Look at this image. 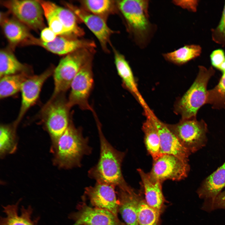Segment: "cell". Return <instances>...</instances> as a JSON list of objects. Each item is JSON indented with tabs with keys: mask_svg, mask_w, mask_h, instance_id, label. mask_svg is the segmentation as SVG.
<instances>
[{
	"mask_svg": "<svg viewBox=\"0 0 225 225\" xmlns=\"http://www.w3.org/2000/svg\"><path fill=\"white\" fill-rule=\"evenodd\" d=\"M217 109H225V73L222 74L218 84L208 90L206 104Z\"/></svg>",
	"mask_w": 225,
	"mask_h": 225,
	"instance_id": "cell-32",
	"label": "cell"
},
{
	"mask_svg": "<svg viewBox=\"0 0 225 225\" xmlns=\"http://www.w3.org/2000/svg\"><path fill=\"white\" fill-rule=\"evenodd\" d=\"M28 67L18 61L13 53L5 50L0 52V77L29 71Z\"/></svg>",
	"mask_w": 225,
	"mask_h": 225,
	"instance_id": "cell-27",
	"label": "cell"
},
{
	"mask_svg": "<svg viewBox=\"0 0 225 225\" xmlns=\"http://www.w3.org/2000/svg\"><path fill=\"white\" fill-rule=\"evenodd\" d=\"M219 208L225 209V190L217 196L208 211Z\"/></svg>",
	"mask_w": 225,
	"mask_h": 225,
	"instance_id": "cell-36",
	"label": "cell"
},
{
	"mask_svg": "<svg viewBox=\"0 0 225 225\" xmlns=\"http://www.w3.org/2000/svg\"><path fill=\"white\" fill-rule=\"evenodd\" d=\"M92 58L83 65L71 83L70 92L67 100L68 106L70 108L77 105L83 110L92 111L89 103L88 98L94 82Z\"/></svg>",
	"mask_w": 225,
	"mask_h": 225,
	"instance_id": "cell-9",
	"label": "cell"
},
{
	"mask_svg": "<svg viewBox=\"0 0 225 225\" xmlns=\"http://www.w3.org/2000/svg\"><path fill=\"white\" fill-rule=\"evenodd\" d=\"M137 171L141 179L146 203L161 214L165 201L162 183L152 179L141 169H138Z\"/></svg>",
	"mask_w": 225,
	"mask_h": 225,
	"instance_id": "cell-20",
	"label": "cell"
},
{
	"mask_svg": "<svg viewBox=\"0 0 225 225\" xmlns=\"http://www.w3.org/2000/svg\"><path fill=\"white\" fill-rule=\"evenodd\" d=\"M115 187L97 182L94 186L85 188V193L94 208L108 210L118 216V201Z\"/></svg>",
	"mask_w": 225,
	"mask_h": 225,
	"instance_id": "cell-14",
	"label": "cell"
},
{
	"mask_svg": "<svg viewBox=\"0 0 225 225\" xmlns=\"http://www.w3.org/2000/svg\"><path fill=\"white\" fill-rule=\"evenodd\" d=\"M118 201V209L126 225H139L138 211L142 199L129 185L118 188L117 192Z\"/></svg>",
	"mask_w": 225,
	"mask_h": 225,
	"instance_id": "cell-18",
	"label": "cell"
},
{
	"mask_svg": "<svg viewBox=\"0 0 225 225\" xmlns=\"http://www.w3.org/2000/svg\"><path fill=\"white\" fill-rule=\"evenodd\" d=\"M21 201L20 199L15 204L3 206V212L6 216L1 217L0 225H37L38 219L32 220L33 210L31 206L27 208L22 206L19 213L18 206Z\"/></svg>",
	"mask_w": 225,
	"mask_h": 225,
	"instance_id": "cell-22",
	"label": "cell"
},
{
	"mask_svg": "<svg viewBox=\"0 0 225 225\" xmlns=\"http://www.w3.org/2000/svg\"><path fill=\"white\" fill-rule=\"evenodd\" d=\"M38 1L42 8L49 27L58 36H68L66 30L54 11L52 2L43 0Z\"/></svg>",
	"mask_w": 225,
	"mask_h": 225,
	"instance_id": "cell-30",
	"label": "cell"
},
{
	"mask_svg": "<svg viewBox=\"0 0 225 225\" xmlns=\"http://www.w3.org/2000/svg\"><path fill=\"white\" fill-rule=\"evenodd\" d=\"M51 151L53 154L54 165L60 168L68 169L80 166L82 158L90 154L92 149L81 129L76 128L71 120L68 128Z\"/></svg>",
	"mask_w": 225,
	"mask_h": 225,
	"instance_id": "cell-1",
	"label": "cell"
},
{
	"mask_svg": "<svg viewBox=\"0 0 225 225\" xmlns=\"http://www.w3.org/2000/svg\"><path fill=\"white\" fill-rule=\"evenodd\" d=\"M68 9L71 11L77 18L84 23L99 41L103 50L108 52V45H111L110 38L115 32L111 29L106 21L102 18L80 7L68 2H65Z\"/></svg>",
	"mask_w": 225,
	"mask_h": 225,
	"instance_id": "cell-11",
	"label": "cell"
},
{
	"mask_svg": "<svg viewBox=\"0 0 225 225\" xmlns=\"http://www.w3.org/2000/svg\"><path fill=\"white\" fill-rule=\"evenodd\" d=\"M57 36L49 27L45 28L41 31L40 39L43 42L48 43L54 41Z\"/></svg>",
	"mask_w": 225,
	"mask_h": 225,
	"instance_id": "cell-35",
	"label": "cell"
},
{
	"mask_svg": "<svg viewBox=\"0 0 225 225\" xmlns=\"http://www.w3.org/2000/svg\"><path fill=\"white\" fill-rule=\"evenodd\" d=\"M32 75L28 71L0 78V98L12 96L20 91L23 82Z\"/></svg>",
	"mask_w": 225,
	"mask_h": 225,
	"instance_id": "cell-24",
	"label": "cell"
},
{
	"mask_svg": "<svg viewBox=\"0 0 225 225\" xmlns=\"http://www.w3.org/2000/svg\"><path fill=\"white\" fill-rule=\"evenodd\" d=\"M17 127L11 125L2 124L0 127V156L3 158L7 155L13 153L17 149L18 138Z\"/></svg>",
	"mask_w": 225,
	"mask_h": 225,
	"instance_id": "cell-25",
	"label": "cell"
},
{
	"mask_svg": "<svg viewBox=\"0 0 225 225\" xmlns=\"http://www.w3.org/2000/svg\"><path fill=\"white\" fill-rule=\"evenodd\" d=\"M0 24L3 32L11 46L29 45L34 37L27 27L15 18H10L0 12Z\"/></svg>",
	"mask_w": 225,
	"mask_h": 225,
	"instance_id": "cell-19",
	"label": "cell"
},
{
	"mask_svg": "<svg viewBox=\"0 0 225 225\" xmlns=\"http://www.w3.org/2000/svg\"><path fill=\"white\" fill-rule=\"evenodd\" d=\"M73 225H81L79 223H78L77 222H75V223Z\"/></svg>",
	"mask_w": 225,
	"mask_h": 225,
	"instance_id": "cell-38",
	"label": "cell"
},
{
	"mask_svg": "<svg viewBox=\"0 0 225 225\" xmlns=\"http://www.w3.org/2000/svg\"><path fill=\"white\" fill-rule=\"evenodd\" d=\"M182 146L191 154L205 146L208 141V127L203 120L182 119L174 124H166Z\"/></svg>",
	"mask_w": 225,
	"mask_h": 225,
	"instance_id": "cell-7",
	"label": "cell"
},
{
	"mask_svg": "<svg viewBox=\"0 0 225 225\" xmlns=\"http://www.w3.org/2000/svg\"><path fill=\"white\" fill-rule=\"evenodd\" d=\"M2 5L21 23L34 30L45 28L43 11L38 0H10L1 1Z\"/></svg>",
	"mask_w": 225,
	"mask_h": 225,
	"instance_id": "cell-10",
	"label": "cell"
},
{
	"mask_svg": "<svg viewBox=\"0 0 225 225\" xmlns=\"http://www.w3.org/2000/svg\"><path fill=\"white\" fill-rule=\"evenodd\" d=\"M190 170L188 161L172 154H162L153 160L152 168L148 173L152 179L162 183L167 180L183 179L187 177Z\"/></svg>",
	"mask_w": 225,
	"mask_h": 225,
	"instance_id": "cell-8",
	"label": "cell"
},
{
	"mask_svg": "<svg viewBox=\"0 0 225 225\" xmlns=\"http://www.w3.org/2000/svg\"><path fill=\"white\" fill-rule=\"evenodd\" d=\"M78 209L70 218L81 225H125L108 210L92 208L84 203L78 205Z\"/></svg>",
	"mask_w": 225,
	"mask_h": 225,
	"instance_id": "cell-15",
	"label": "cell"
},
{
	"mask_svg": "<svg viewBox=\"0 0 225 225\" xmlns=\"http://www.w3.org/2000/svg\"><path fill=\"white\" fill-rule=\"evenodd\" d=\"M201 52V48L199 45H187L172 52L164 53L163 56L168 61L180 65L198 56Z\"/></svg>",
	"mask_w": 225,
	"mask_h": 225,
	"instance_id": "cell-29",
	"label": "cell"
},
{
	"mask_svg": "<svg viewBox=\"0 0 225 225\" xmlns=\"http://www.w3.org/2000/svg\"><path fill=\"white\" fill-rule=\"evenodd\" d=\"M62 95L50 99L42 110V121L50 137L51 148L67 129L71 120L69 118L70 108Z\"/></svg>",
	"mask_w": 225,
	"mask_h": 225,
	"instance_id": "cell-6",
	"label": "cell"
},
{
	"mask_svg": "<svg viewBox=\"0 0 225 225\" xmlns=\"http://www.w3.org/2000/svg\"><path fill=\"white\" fill-rule=\"evenodd\" d=\"M54 69L50 68L38 75H32L22 84L20 91L21 104L18 117L13 122L18 126L29 108L37 101L42 87L46 80L53 74Z\"/></svg>",
	"mask_w": 225,
	"mask_h": 225,
	"instance_id": "cell-12",
	"label": "cell"
},
{
	"mask_svg": "<svg viewBox=\"0 0 225 225\" xmlns=\"http://www.w3.org/2000/svg\"><path fill=\"white\" fill-rule=\"evenodd\" d=\"M225 187V162L206 178L198 188L197 193L205 202L203 209L208 211L217 196Z\"/></svg>",
	"mask_w": 225,
	"mask_h": 225,
	"instance_id": "cell-16",
	"label": "cell"
},
{
	"mask_svg": "<svg viewBox=\"0 0 225 225\" xmlns=\"http://www.w3.org/2000/svg\"><path fill=\"white\" fill-rule=\"evenodd\" d=\"M210 57L212 66L220 69L225 61V54L224 51L221 49L216 50L212 52Z\"/></svg>",
	"mask_w": 225,
	"mask_h": 225,
	"instance_id": "cell-33",
	"label": "cell"
},
{
	"mask_svg": "<svg viewBox=\"0 0 225 225\" xmlns=\"http://www.w3.org/2000/svg\"><path fill=\"white\" fill-rule=\"evenodd\" d=\"M160 213L150 207L142 199L138 211L139 225H159Z\"/></svg>",
	"mask_w": 225,
	"mask_h": 225,
	"instance_id": "cell-31",
	"label": "cell"
},
{
	"mask_svg": "<svg viewBox=\"0 0 225 225\" xmlns=\"http://www.w3.org/2000/svg\"><path fill=\"white\" fill-rule=\"evenodd\" d=\"M172 2L176 5L192 12L196 11L198 3L197 0H174Z\"/></svg>",
	"mask_w": 225,
	"mask_h": 225,
	"instance_id": "cell-34",
	"label": "cell"
},
{
	"mask_svg": "<svg viewBox=\"0 0 225 225\" xmlns=\"http://www.w3.org/2000/svg\"><path fill=\"white\" fill-rule=\"evenodd\" d=\"M217 30L225 41V4L222 18Z\"/></svg>",
	"mask_w": 225,
	"mask_h": 225,
	"instance_id": "cell-37",
	"label": "cell"
},
{
	"mask_svg": "<svg viewBox=\"0 0 225 225\" xmlns=\"http://www.w3.org/2000/svg\"><path fill=\"white\" fill-rule=\"evenodd\" d=\"M32 45L40 46L48 51L59 55H67L83 48H94L96 44L92 40L71 39L58 36L53 41L46 43L35 38Z\"/></svg>",
	"mask_w": 225,
	"mask_h": 225,
	"instance_id": "cell-17",
	"label": "cell"
},
{
	"mask_svg": "<svg viewBox=\"0 0 225 225\" xmlns=\"http://www.w3.org/2000/svg\"><path fill=\"white\" fill-rule=\"evenodd\" d=\"M52 6L66 30L68 36L81 37L84 34L83 30L78 24L77 18L71 11L53 2Z\"/></svg>",
	"mask_w": 225,
	"mask_h": 225,
	"instance_id": "cell-26",
	"label": "cell"
},
{
	"mask_svg": "<svg viewBox=\"0 0 225 225\" xmlns=\"http://www.w3.org/2000/svg\"><path fill=\"white\" fill-rule=\"evenodd\" d=\"M146 120L143 123L142 130L146 149L153 160L159 157L162 153L160 140L157 130L150 118L146 115Z\"/></svg>",
	"mask_w": 225,
	"mask_h": 225,
	"instance_id": "cell-23",
	"label": "cell"
},
{
	"mask_svg": "<svg viewBox=\"0 0 225 225\" xmlns=\"http://www.w3.org/2000/svg\"><path fill=\"white\" fill-rule=\"evenodd\" d=\"M100 142V155L96 165L88 172V175L97 182L108 184L117 188H123L128 184L123 176L121 166L125 152L113 148L104 137L97 122Z\"/></svg>",
	"mask_w": 225,
	"mask_h": 225,
	"instance_id": "cell-2",
	"label": "cell"
},
{
	"mask_svg": "<svg viewBox=\"0 0 225 225\" xmlns=\"http://www.w3.org/2000/svg\"><path fill=\"white\" fill-rule=\"evenodd\" d=\"M214 72L212 67L207 69L199 66L194 81L176 106V111L181 115L182 119L196 118L199 109L206 104L208 84Z\"/></svg>",
	"mask_w": 225,
	"mask_h": 225,
	"instance_id": "cell-4",
	"label": "cell"
},
{
	"mask_svg": "<svg viewBox=\"0 0 225 225\" xmlns=\"http://www.w3.org/2000/svg\"><path fill=\"white\" fill-rule=\"evenodd\" d=\"M144 110L145 115L150 118L157 130L162 153L172 154L188 161L191 153L182 146L166 124L157 118L149 108Z\"/></svg>",
	"mask_w": 225,
	"mask_h": 225,
	"instance_id": "cell-13",
	"label": "cell"
},
{
	"mask_svg": "<svg viewBox=\"0 0 225 225\" xmlns=\"http://www.w3.org/2000/svg\"><path fill=\"white\" fill-rule=\"evenodd\" d=\"M93 48H83L67 55L53 73L54 89L51 99L62 94L69 88L74 78L83 65L93 58Z\"/></svg>",
	"mask_w": 225,
	"mask_h": 225,
	"instance_id": "cell-5",
	"label": "cell"
},
{
	"mask_svg": "<svg viewBox=\"0 0 225 225\" xmlns=\"http://www.w3.org/2000/svg\"><path fill=\"white\" fill-rule=\"evenodd\" d=\"M80 2L83 8L106 21L109 15L114 12L117 6L116 2L109 0H84Z\"/></svg>",
	"mask_w": 225,
	"mask_h": 225,
	"instance_id": "cell-28",
	"label": "cell"
},
{
	"mask_svg": "<svg viewBox=\"0 0 225 225\" xmlns=\"http://www.w3.org/2000/svg\"><path fill=\"white\" fill-rule=\"evenodd\" d=\"M118 9L128 28L138 44L145 46L153 32V27L149 19L147 0H122L117 1Z\"/></svg>",
	"mask_w": 225,
	"mask_h": 225,
	"instance_id": "cell-3",
	"label": "cell"
},
{
	"mask_svg": "<svg viewBox=\"0 0 225 225\" xmlns=\"http://www.w3.org/2000/svg\"><path fill=\"white\" fill-rule=\"evenodd\" d=\"M114 62L118 75L124 87L133 95L144 109L148 107L138 88L133 72L125 57L113 48Z\"/></svg>",
	"mask_w": 225,
	"mask_h": 225,
	"instance_id": "cell-21",
	"label": "cell"
}]
</instances>
